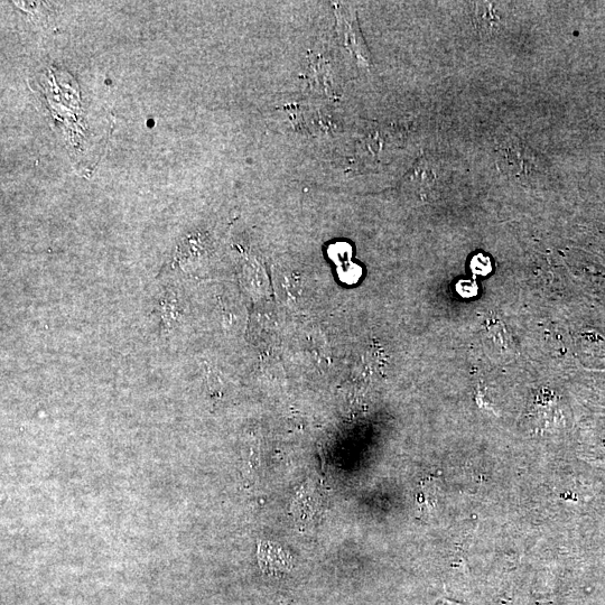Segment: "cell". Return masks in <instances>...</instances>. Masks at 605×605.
Instances as JSON below:
<instances>
[{
  "label": "cell",
  "mask_w": 605,
  "mask_h": 605,
  "mask_svg": "<svg viewBox=\"0 0 605 605\" xmlns=\"http://www.w3.org/2000/svg\"><path fill=\"white\" fill-rule=\"evenodd\" d=\"M497 162L501 172L511 178L527 180L539 174L537 156L517 141H508L500 146Z\"/></svg>",
  "instance_id": "6da1fadb"
},
{
  "label": "cell",
  "mask_w": 605,
  "mask_h": 605,
  "mask_svg": "<svg viewBox=\"0 0 605 605\" xmlns=\"http://www.w3.org/2000/svg\"><path fill=\"white\" fill-rule=\"evenodd\" d=\"M158 328L164 337L175 334L180 323L181 304L176 287L169 285L163 288L155 303Z\"/></svg>",
  "instance_id": "7a4b0ae2"
},
{
  "label": "cell",
  "mask_w": 605,
  "mask_h": 605,
  "mask_svg": "<svg viewBox=\"0 0 605 605\" xmlns=\"http://www.w3.org/2000/svg\"><path fill=\"white\" fill-rule=\"evenodd\" d=\"M472 21L483 36H495L504 29L506 15L504 7L496 3H474Z\"/></svg>",
  "instance_id": "3957f363"
},
{
  "label": "cell",
  "mask_w": 605,
  "mask_h": 605,
  "mask_svg": "<svg viewBox=\"0 0 605 605\" xmlns=\"http://www.w3.org/2000/svg\"><path fill=\"white\" fill-rule=\"evenodd\" d=\"M328 255L332 262L339 266L346 265L351 262L352 247L348 242H335L328 249Z\"/></svg>",
  "instance_id": "277c9868"
},
{
  "label": "cell",
  "mask_w": 605,
  "mask_h": 605,
  "mask_svg": "<svg viewBox=\"0 0 605 605\" xmlns=\"http://www.w3.org/2000/svg\"><path fill=\"white\" fill-rule=\"evenodd\" d=\"M337 271L340 281L347 285L357 284L362 277V268L359 265L351 262L346 265L339 266Z\"/></svg>",
  "instance_id": "5b68a950"
},
{
  "label": "cell",
  "mask_w": 605,
  "mask_h": 605,
  "mask_svg": "<svg viewBox=\"0 0 605 605\" xmlns=\"http://www.w3.org/2000/svg\"><path fill=\"white\" fill-rule=\"evenodd\" d=\"M471 269L476 275L487 276L492 271L490 258L481 254L473 257Z\"/></svg>",
  "instance_id": "8992f818"
},
{
  "label": "cell",
  "mask_w": 605,
  "mask_h": 605,
  "mask_svg": "<svg viewBox=\"0 0 605 605\" xmlns=\"http://www.w3.org/2000/svg\"><path fill=\"white\" fill-rule=\"evenodd\" d=\"M456 290H458L459 294L463 297H472L477 295L478 285L476 282L472 281H461L458 286H456Z\"/></svg>",
  "instance_id": "52a82bcc"
}]
</instances>
